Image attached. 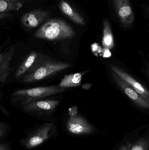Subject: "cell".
I'll list each match as a JSON object with an SVG mask.
<instances>
[{"label":"cell","instance_id":"obj_1","mask_svg":"<svg viewBox=\"0 0 149 150\" xmlns=\"http://www.w3.org/2000/svg\"><path fill=\"white\" fill-rule=\"evenodd\" d=\"M58 134L57 127L53 122L37 124L25 131V136L20 139L19 145L26 150L32 149L50 139H56Z\"/></svg>","mask_w":149,"mask_h":150},{"label":"cell","instance_id":"obj_2","mask_svg":"<svg viewBox=\"0 0 149 150\" xmlns=\"http://www.w3.org/2000/svg\"><path fill=\"white\" fill-rule=\"evenodd\" d=\"M75 34L71 26L64 20L52 18L40 27L35 33V36L41 39L54 40L70 38Z\"/></svg>","mask_w":149,"mask_h":150},{"label":"cell","instance_id":"obj_3","mask_svg":"<svg viewBox=\"0 0 149 150\" xmlns=\"http://www.w3.org/2000/svg\"><path fill=\"white\" fill-rule=\"evenodd\" d=\"M71 64L59 62H45L26 75L23 79L24 83H32L43 79L57 72L68 68Z\"/></svg>","mask_w":149,"mask_h":150},{"label":"cell","instance_id":"obj_4","mask_svg":"<svg viewBox=\"0 0 149 150\" xmlns=\"http://www.w3.org/2000/svg\"><path fill=\"white\" fill-rule=\"evenodd\" d=\"M64 91V88H60L59 86H51L17 90L13 93L12 95L14 97H25V101L23 102V105H24L37 99L58 94Z\"/></svg>","mask_w":149,"mask_h":150},{"label":"cell","instance_id":"obj_5","mask_svg":"<svg viewBox=\"0 0 149 150\" xmlns=\"http://www.w3.org/2000/svg\"><path fill=\"white\" fill-rule=\"evenodd\" d=\"M65 132L70 136L74 137L85 136L94 133L95 129L86 119L77 115L70 117L66 123Z\"/></svg>","mask_w":149,"mask_h":150},{"label":"cell","instance_id":"obj_6","mask_svg":"<svg viewBox=\"0 0 149 150\" xmlns=\"http://www.w3.org/2000/svg\"><path fill=\"white\" fill-rule=\"evenodd\" d=\"M113 3L120 22L124 27L131 26L135 16L129 0H113Z\"/></svg>","mask_w":149,"mask_h":150},{"label":"cell","instance_id":"obj_7","mask_svg":"<svg viewBox=\"0 0 149 150\" xmlns=\"http://www.w3.org/2000/svg\"><path fill=\"white\" fill-rule=\"evenodd\" d=\"M59 102L57 100H33L23 105V109L28 112L35 113L38 116L48 115L56 109Z\"/></svg>","mask_w":149,"mask_h":150},{"label":"cell","instance_id":"obj_8","mask_svg":"<svg viewBox=\"0 0 149 150\" xmlns=\"http://www.w3.org/2000/svg\"><path fill=\"white\" fill-rule=\"evenodd\" d=\"M112 74L117 84L129 98L139 106L149 110L148 100L143 98L116 74L113 72H112Z\"/></svg>","mask_w":149,"mask_h":150},{"label":"cell","instance_id":"obj_9","mask_svg":"<svg viewBox=\"0 0 149 150\" xmlns=\"http://www.w3.org/2000/svg\"><path fill=\"white\" fill-rule=\"evenodd\" d=\"M49 12L40 9H37L23 15L21 22L24 27L34 28L37 27L49 17Z\"/></svg>","mask_w":149,"mask_h":150},{"label":"cell","instance_id":"obj_10","mask_svg":"<svg viewBox=\"0 0 149 150\" xmlns=\"http://www.w3.org/2000/svg\"><path fill=\"white\" fill-rule=\"evenodd\" d=\"M110 68L112 72L116 74L134 90L149 101V91L143 85L120 68L114 66H111Z\"/></svg>","mask_w":149,"mask_h":150},{"label":"cell","instance_id":"obj_11","mask_svg":"<svg viewBox=\"0 0 149 150\" xmlns=\"http://www.w3.org/2000/svg\"><path fill=\"white\" fill-rule=\"evenodd\" d=\"M15 46L13 45L6 52L0 54V80L4 83L9 74L10 63L12 59L15 52Z\"/></svg>","mask_w":149,"mask_h":150},{"label":"cell","instance_id":"obj_12","mask_svg":"<svg viewBox=\"0 0 149 150\" xmlns=\"http://www.w3.org/2000/svg\"><path fill=\"white\" fill-rule=\"evenodd\" d=\"M59 8L61 12L65 15L72 22L77 24L84 26L85 19L78 12L64 0H62L59 3Z\"/></svg>","mask_w":149,"mask_h":150},{"label":"cell","instance_id":"obj_13","mask_svg":"<svg viewBox=\"0 0 149 150\" xmlns=\"http://www.w3.org/2000/svg\"><path fill=\"white\" fill-rule=\"evenodd\" d=\"M32 0H0V13L18 10L23 6L24 3Z\"/></svg>","mask_w":149,"mask_h":150},{"label":"cell","instance_id":"obj_14","mask_svg":"<svg viewBox=\"0 0 149 150\" xmlns=\"http://www.w3.org/2000/svg\"><path fill=\"white\" fill-rule=\"evenodd\" d=\"M83 75L81 73H77L66 75L62 79L58 86L63 88L80 86Z\"/></svg>","mask_w":149,"mask_h":150},{"label":"cell","instance_id":"obj_15","mask_svg":"<svg viewBox=\"0 0 149 150\" xmlns=\"http://www.w3.org/2000/svg\"><path fill=\"white\" fill-rule=\"evenodd\" d=\"M102 45L106 49H111L114 45V38L110 23L107 20L103 22V33Z\"/></svg>","mask_w":149,"mask_h":150},{"label":"cell","instance_id":"obj_16","mask_svg":"<svg viewBox=\"0 0 149 150\" xmlns=\"http://www.w3.org/2000/svg\"><path fill=\"white\" fill-rule=\"evenodd\" d=\"M36 57L37 53L36 52H32L31 53L25 60L21 64V66L18 67L15 75L16 77H19L25 74L33 65Z\"/></svg>","mask_w":149,"mask_h":150},{"label":"cell","instance_id":"obj_17","mask_svg":"<svg viewBox=\"0 0 149 150\" xmlns=\"http://www.w3.org/2000/svg\"><path fill=\"white\" fill-rule=\"evenodd\" d=\"M128 146L130 150H148L149 148V138H141L134 144Z\"/></svg>","mask_w":149,"mask_h":150},{"label":"cell","instance_id":"obj_18","mask_svg":"<svg viewBox=\"0 0 149 150\" xmlns=\"http://www.w3.org/2000/svg\"><path fill=\"white\" fill-rule=\"evenodd\" d=\"M11 129V126L10 124L4 122H0V144L5 142Z\"/></svg>","mask_w":149,"mask_h":150},{"label":"cell","instance_id":"obj_19","mask_svg":"<svg viewBox=\"0 0 149 150\" xmlns=\"http://www.w3.org/2000/svg\"><path fill=\"white\" fill-rule=\"evenodd\" d=\"M0 150H12L11 144L8 142L0 144Z\"/></svg>","mask_w":149,"mask_h":150},{"label":"cell","instance_id":"obj_20","mask_svg":"<svg viewBox=\"0 0 149 150\" xmlns=\"http://www.w3.org/2000/svg\"><path fill=\"white\" fill-rule=\"evenodd\" d=\"M69 115L70 117H74L77 116L78 114V107L73 106L70 108L69 109Z\"/></svg>","mask_w":149,"mask_h":150},{"label":"cell","instance_id":"obj_21","mask_svg":"<svg viewBox=\"0 0 149 150\" xmlns=\"http://www.w3.org/2000/svg\"><path fill=\"white\" fill-rule=\"evenodd\" d=\"M11 13L9 12H3V13H0V20L9 17L11 16Z\"/></svg>","mask_w":149,"mask_h":150},{"label":"cell","instance_id":"obj_22","mask_svg":"<svg viewBox=\"0 0 149 150\" xmlns=\"http://www.w3.org/2000/svg\"><path fill=\"white\" fill-rule=\"evenodd\" d=\"M1 110L2 112L3 113V114L5 115V116H7V117H10V115L9 113L8 112V111L4 108V107L2 106L1 105Z\"/></svg>","mask_w":149,"mask_h":150},{"label":"cell","instance_id":"obj_23","mask_svg":"<svg viewBox=\"0 0 149 150\" xmlns=\"http://www.w3.org/2000/svg\"><path fill=\"white\" fill-rule=\"evenodd\" d=\"M91 85H92V84H91L87 83L83 85L82 87L83 89H85V90H88V89H90Z\"/></svg>","mask_w":149,"mask_h":150},{"label":"cell","instance_id":"obj_24","mask_svg":"<svg viewBox=\"0 0 149 150\" xmlns=\"http://www.w3.org/2000/svg\"><path fill=\"white\" fill-rule=\"evenodd\" d=\"M120 150H130V149H129V147L128 146L127 147L126 146H123V147H122L120 149Z\"/></svg>","mask_w":149,"mask_h":150},{"label":"cell","instance_id":"obj_25","mask_svg":"<svg viewBox=\"0 0 149 150\" xmlns=\"http://www.w3.org/2000/svg\"><path fill=\"white\" fill-rule=\"evenodd\" d=\"M146 11H147V14H148V16L149 18V6H147L146 7Z\"/></svg>","mask_w":149,"mask_h":150},{"label":"cell","instance_id":"obj_26","mask_svg":"<svg viewBox=\"0 0 149 150\" xmlns=\"http://www.w3.org/2000/svg\"><path fill=\"white\" fill-rule=\"evenodd\" d=\"M148 73L149 75V67H148Z\"/></svg>","mask_w":149,"mask_h":150}]
</instances>
